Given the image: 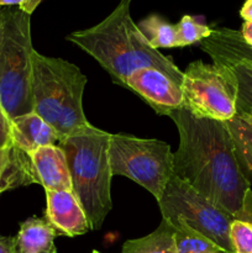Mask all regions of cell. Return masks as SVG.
<instances>
[{"instance_id": "6", "label": "cell", "mask_w": 252, "mask_h": 253, "mask_svg": "<svg viewBox=\"0 0 252 253\" xmlns=\"http://www.w3.org/2000/svg\"><path fill=\"white\" fill-rule=\"evenodd\" d=\"M109 157L113 175H124L151 193L156 200L173 173V152L170 146L155 138H140L131 135H110Z\"/></svg>"}, {"instance_id": "19", "label": "cell", "mask_w": 252, "mask_h": 253, "mask_svg": "<svg viewBox=\"0 0 252 253\" xmlns=\"http://www.w3.org/2000/svg\"><path fill=\"white\" fill-rule=\"evenodd\" d=\"M137 26L153 48L178 47L175 25L169 24L158 15H150Z\"/></svg>"}, {"instance_id": "9", "label": "cell", "mask_w": 252, "mask_h": 253, "mask_svg": "<svg viewBox=\"0 0 252 253\" xmlns=\"http://www.w3.org/2000/svg\"><path fill=\"white\" fill-rule=\"evenodd\" d=\"M202 49L226 73L236 90L237 115L252 111V47L241 32L229 27L212 29Z\"/></svg>"}, {"instance_id": "12", "label": "cell", "mask_w": 252, "mask_h": 253, "mask_svg": "<svg viewBox=\"0 0 252 253\" xmlns=\"http://www.w3.org/2000/svg\"><path fill=\"white\" fill-rule=\"evenodd\" d=\"M37 184L44 190H72L71 174L63 150L46 146L30 153Z\"/></svg>"}, {"instance_id": "30", "label": "cell", "mask_w": 252, "mask_h": 253, "mask_svg": "<svg viewBox=\"0 0 252 253\" xmlns=\"http://www.w3.org/2000/svg\"><path fill=\"white\" fill-rule=\"evenodd\" d=\"M240 116H242V118H245L247 121H250V123L252 124V111H251V113L244 114V115H240Z\"/></svg>"}, {"instance_id": "29", "label": "cell", "mask_w": 252, "mask_h": 253, "mask_svg": "<svg viewBox=\"0 0 252 253\" xmlns=\"http://www.w3.org/2000/svg\"><path fill=\"white\" fill-rule=\"evenodd\" d=\"M24 0H0V6H20Z\"/></svg>"}, {"instance_id": "31", "label": "cell", "mask_w": 252, "mask_h": 253, "mask_svg": "<svg viewBox=\"0 0 252 253\" xmlns=\"http://www.w3.org/2000/svg\"><path fill=\"white\" fill-rule=\"evenodd\" d=\"M91 253H100V252H98V251H93Z\"/></svg>"}, {"instance_id": "7", "label": "cell", "mask_w": 252, "mask_h": 253, "mask_svg": "<svg viewBox=\"0 0 252 253\" xmlns=\"http://www.w3.org/2000/svg\"><path fill=\"white\" fill-rule=\"evenodd\" d=\"M162 219H180L216 244L225 253H235L230 240L234 216L215 205L174 174L157 200Z\"/></svg>"}, {"instance_id": "4", "label": "cell", "mask_w": 252, "mask_h": 253, "mask_svg": "<svg viewBox=\"0 0 252 253\" xmlns=\"http://www.w3.org/2000/svg\"><path fill=\"white\" fill-rule=\"evenodd\" d=\"M110 135L90 125L58 143L68 165L72 192L85 212L90 230L100 229L113 208Z\"/></svg>"}, {"instance_id": "26", "label": "cell", "mask_w": 252, "mask_h": 253, "mask_svg": "<svg viewBox=\"0 0 252 253\" xmlns=\"http://www.w3.org/2000/svg\"><path fill=\"white\" fill-rule=\"evenodd\" d=\"M241 35L245 39V41L252 47V21H245L242 25L241 29Z\"/></svg>"}, {"instance_id": "25", "label": "cell", "mask_w": 252, "mask_h": 253, "mask_svg": "<svg viewBox=\"0 0 252 253\" xmlns=\"http://www.w3.org/2000/svg\"><path fill=\"white\" fill-rule=\"evenodd\" d=\"M41 1L42 0H24V2H22L19 7L22 10V11L27 12L29 15H31L32 12L35 11V9H36V7L41 4Z\"/></svg>"}, {"instance_id": "28", "label": "cell", "mask_w": 252, "mask_h": 253, "mask_svg": "<svg viewBox=\"0 0 252 253\" xmlns=\"http://www.w3.org/2000/svg\"><path fill=\"white\" fill-rule=\"evenodd\" d=\"M5 7L0 6V46L2 42V36H4V24H5Z\"/></svg>"}, {"instance_id": "24", "label": "cell", "mask_w": 252, "mask_h": 253, "mask_svg": "<svg viewBox=\"0 0 252 253\" xmlns=\"http://www.w3.org/2000/svg\"><path fill=\"white\" fill-rule=\"evenodd\" d=\"M0 253H16L15 252V237L0 235Z\"/></svg>"}, {"instance_id": "22", "label": "cell", "mask_w": 252, "mask_h": 253, "mask_svg": "<svg viewBox=\"0 0 252 253\" xmlns=\"http://www.w3.org/2000/svg\"><path fill=\"white\" fill-rule=\"evenodd\" d=\"M12 143L14 142L11 136V119L7 116L6 111L0 104V148L7 147Z\"/></svg>"}, {"instance_id": "1", "label": "cell", "mask_w": 252, "mask_h": 253, "mask_svg": "<svg viewBox=\"0 0 252 253\" xmlns=\"http://www.w3.org/2000/svg\"><path fill=\"white\" fill-rule=\"evenodd\" d=\"M179 133L173 173L235 216L251 188L237 165L231 136L222 121L200 118L185 106L168 115Z\"/></svg>"}, {"instance_id": "2", "label": "cell", "mask_w": 252, "mask_h": 253, "mask_svg": "<svg viewBox=\"0 0 252 253\" xmlns=\"http://www.w3.org/2000/svg\"><path fill=\"white\" fill-rule=\"evenodd\" d=\"M131 0H120L109 16L95 26L69 34L67 41L90 54L114 82L126 88L132 72L153 67L182 86L183 73L168 57L153 48L130 14Z\"/></svg>"}, {"instance_id": "18", "label": "cell", "mask_w": 252, "mask_h": 253, "mask_svg": "<svg viewBox=\"0 0 252 253\" xmlns=\"http://www.w3.org/2000/svg\"><path fill=\"white\" fill-rule=\"evenodd\" d=\"M167 221L174 230V241L178 253H225L211 240L188 226L183 220L169 219Z\"/></svg>"}, {"instance_id": "8", "label": "cell", "mask_w": 252, "mask_h": 253, "mask_svg": "<svg viewBox=\"0 0 252 253\" xmlns=\"http://www.w3.org/2000/svg\"><path fill=\"white\" fill-rule=\"evenodd\" d=\"M180 88L184 106L197 116L225 123L237 115L234 84L214 63L192 62L184 72Z\"/></svg>"}, {"instance_id": "11", "label": "cell", "mask_w": 252, "mask_h": 253, "mask_svg": "<svg viewBox=\"0 0 252 253\" xmlns=\"http://www.w3.org/2000/svg\"><path fill=\"white\" fill-rule=\"evenodd\" d=\"M46 192V219L58 235L68 237L81 236L90 231L83 208L72 190H44Z\"/></svg>"}, {"instance_id": "10", "label": "cell", "mask_w": 252, "mask_h": 253, "mask_svg": "<svg viewBox=\"0 0 252 253\" xmlns=\"http://www.w3.org/2000/svg\"><path fill=\"white\" fill-rule=\"evenodd\" d=\"M126 88L140 95L158 115L168 116L184 106L182 88L153 67L132 72L126 81Z\"/></svg>"}, {"instance_id": "16", "label": "cell", "mask_w": 252, "mask_h": 253, "mask_svg": "<svg viewBox=\"0 0 252 253\" xmlns=\"http://www.w3.org/2000/svg\"><path fill=\"white\" fill-rule=\"evenodd\" d=\"M225 124L231 136L240 170L245 179L252 185V124L240 115L225 121Z\"/></svg>"}, {"instance_id": "20", "label": "cell", "mask_w": 252, "mask_h": 253, "mask_svg": "<svg viewBox=\"0 0 252 253\" xmlns=\"http://www.w3.org/2000/svg\"><path fill=\"white\" fill-rule=\"evenodd\" d=\"M177 30L178 47L189 46L195 42H202L211 35L212 29L203 22L198 21L195 17L184 15L180 21L175 25Z\"/></svg>"}, {"instance_id": "17", "label": "cell", "mask_w": 252, "mask_h": 253, "mask_svg": "<svg viewBox=\"0 0 252 253\" xmlns=\"http://www.w3.org/2000/svg\"><path fill=\"white\" fill-rule=\"evenodd\" d=\"M121 253H178L174 230L167 220L162 219L160 226L150 235L126 241Z\"/></svg>"}, {"instance_id": "3", "label": "cell", "mask_w": 252, "mask_h": 253, "mask_svg": "<svg viewBox=\"0 0 252 253\" xmlns=\"http://www.w3.org/2000/svg\"><path fill=\"white\" fill-rule=\"evenodd\" d=\"M88 78L76 64L47 57L35 49L32 54L34 113L54 128L61 141L91 124L83 111V93Z\"/></svg>"}, {"instance_id": "5", "label": "cell", "mask_w": 252, "mask_h": 253, "mask_svg": "<svg viewBox=\"0 0 252 253\" xmlns=\"http://www.w3.org/2000/svg\"><path fill=\"white\" fill-rule=\"evenodd\" d=\"M30 15L19 6L5 7L0 46V104L10 119L34 111Z\"/></svg>"}, {"instance_id": "15", "label": "cell", "mask_w": 252, "mask_h": 253, "mask_svg": "<svg viewBox=\"0 0 252 253\" xmlns=\"http://www.w3.org/2000/svg\"><path fill=\"white\" fill-rule=\"evenodd\" d=\"M58 236L57 230L48 220L30 217L20 226L15 236L16 253H57L54 239Z\"/></svg>"}, {"instance_id": "14", "label": "cell", "mask_w": 252, "mask_h": 253, "mask_svg": "<svg viewBox=\"0 0 252 253\" xmlns=\"http://www.w3.org/2000/svg\"><path fill=\"white\" fill-rule=\"evenodd\" d=\"M37 183L29 153L14 143L0 148V194Z\"/></svg>"}, {"instance_id": "23", "label": "cell", "mask_w": 252, "mask_h": 253, "mask_svg": "<svg viewBox=\"0 0 252 253\" xmlns=\"http://www.w3.org/2000/svg\"><path fill=\"white\" fill-rule=\"evenodd\" d=\"M234 219L244 220V221L251 222L252 224V185L251 188L247 190L246 194H245L241 209H240L239 212L235 215Z\"/></svg>"}, {"instance_id": "21", "label": "cell", "mask_w": 252, "mask_h": 253, "mask_svg": "<svg viewBox=\"0 0 252 253\" xmlns=\"http://www.w3.org/2000/svg\"><path fill=\"white\" fill-rule=\"evenodd\" d=\"M230 240L235 253H252V224L234 219L230 226Z\"/></svg>"}, {"instance_id": "27", "label": "cell", "mask_w": 252, "mask_h": 253, "mask_svg": "<svg viewBox=\"0 0 252 253\" xmlns=\"http://www.w3.org/2000/svg\"><path fill=\"white\" fill-rule=\"evenodd\" d=\"M240 15L245 21H252V0H246L240 10Z\"/></svg>"}, {"instance_id": "13", "label": "cell", "mask_w": 252, "mask_h": 253, "mask_svg": "<svg viewBox=\"0 0 252 253\" xmlns=\"http://www.w3.org/2000/svg\"><path fill=\"white\" fill-rule=\"evenodd\" d=\"M11 136L14 145L29 155L41 147L58 146L61 142L54 128L34 111L11 119Z\"/></svg>"}]
</instances>
